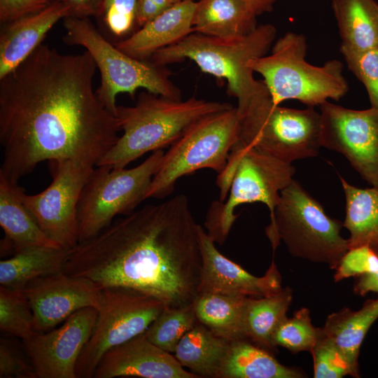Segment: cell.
I'll return each mask as SVG.
<instances>
[{"label":"cell","mask_w":378,"mask_h":378,"mask_svg":"<svg viewBox=\"0 0 378 378\" xmlns=\"http://www.w3.org/2000/svg\"><path fill=\"white\" fill-rule=\"evenodd\" d=\"M335 270V281L377 272L378 253L368 246L349 248Z\"/></svg>","instance_id":"8d00e7d4"},{"label":"cell","mask_w":378,"mask_h":378,"mask_svg":"<svg viewBox=\"0 0 378 378\" xmlns=\"http://www.w3.org/2000/svg\"><path fill=\"white\" fill-rule=\"evenodd\" d=\"M52 181L40 193L18 192L45 234L59 246L74 248L79 242L78 206L94 167L73 160L50 161Z\"/></svg>","instance_id":"4fadbf2b"},{"label":"cell","mask_w":378,"mask_h":378,"mask_svg":"<svg viewBox=\"0 0 378 378\" xmlns=\"http://www.w3.org/2000/svg\"><path fill=\"white\" fill-rule=\"evenodd\" d=\"M295 171L291 163L237 141L225 168L218 174L220 200L213 202L207 211L204 227L208 235L223 244L239 216L236 208L244 204L263 203L272 218L280 192L293 180Z\"/></svg>","instance_id":"277c9868"},{"label":"cell","mask_w":378,"mask_h":378,"mask_svg":"<svg viewBox=\"0 0 378 378\" xmlns=\"http://www.w3.org/2000/svg\"><path fill=\"white\" fill-rule=\"evenodd\" d=\"M97 309L78 310L56 329L34 331L22 340L24 350L37 378H77L79 356L94 328Z\"/></svg>","instance_id":"9a60e30c"},{"label":"cell","mask_w":378,"mask_h":378,"mask_svg":"<svg viewBox=\"0 0 378 378\" xmlns=\"http://www.w3.org/2000/svg\"><path fill=\"white\" fill-rule=\"evenodd\" d=\"M237 110L240 144L289 163L318 154L321 117L313 107L281 106L264 85Z\"/></svg>","instance_id":"ba28073f"},{"label":"cell","mask_w":378,"mask_h":378,"mask_svg":"<svg viewBox=\"0 0 378 378\" xmlns=\"http://www.w3.org/2000/svg\"><path fill=\"white\" fill-rule=\"evenodd\" d=\"M246 6L258 16L272 10L277 0H242Z\"/></svg>","instance_id":"7bdbcfd3"},{"label":"cell","mask_w":378,"mask_h":378,"mask_svg":"<svg viewBox=\"0 0 378 378\" xmlns=\"http://www.w3.org/2000/svg\"><path fill=\"white\" fill-rule=\"evenodd\" d=\"M231 107L195 97L181 100L141 92L134 106H117L122 134L96 166L125 167L148 152L172 146L202 118Z\"/></svg>","instance_id":"3957f363"},{"label":"cell","mask_w":378,"mask_h":378,"mask_svg":"<svg viewBox=\"0 0 378 378\" xmlns=\"http://www.w3.org/2000/svg\"><path fill=\"white\" fill-rule=\"evenodd\" d=\"M164 154L162 149L153 151L143 162L130 169L107 165L94 168L78 206L79 242L98 234L117 216L131 213L146 200Z\"/></svg>","instance_id":"8fae6325"},{"label":"cell","mask_w":378,"mask_h":378,"mask_svg":"<svg viewBox=\"0 0 378 378\" xmlns=\"http://www.w3.org/2000/svg\"><path fill=\"white\" fill-rule=\"evenodd\" d=\"M172 5L171 0H136V25L143 27Z\"/></svg>","instance_id":"ab89813d"},{"label":"cell","mask_w":378,"mask_h":378,"mask_svg":"<svg viewBox=\"0 0 378 378\" xmlns=\"http://www.w3.org/2000/svg\"><path fill=\"white\" fill-rule=\"evenodd\" d=\"M64 43L81 46L92 55L101 74L96 90L102 104L115 115L116 97L128 93L132 98L144 88L154 94L181 99V90L162 66L129 56L107 41L88 18L68 16L63 19Z\"/></svg>","instance_id":"9c48e42d"},{"label":"cell","mask_w":378,"mask_h":378,"mask_svg":"<svg viewBox=\"0 0 378 378\" xmlns=\"http://www.w3.org/2000/svg\"><path fill=\"white\" fill-rule=\"evenodd\" d=\"M276 34L271 24L258 25L251 32L236 38H220L197 32L155 52L152 63L164 66L186 59L202 71L227 81V93L244 106L264 85L253 77L248 62L267 54Z\"/></svg>","instance_id":"5b68a950"},{"label":"cell","mask_w":378,"mask_h":378,"mask_svg":"<svg viewBox=\"0 0 378 378\" xmlns=\"http://www.w3.org/2000/svg\"><path fill=\"white\" fill-rule=\"evenodd\" d=\"M18 189L17 184L0 175V225L14 253L32 246L59 247L45 234L25 207Z\"/></svg>","instance_id":"cb8c5ba5"},{"label":"cell","mask_w":378,"mask_h":378,"mask_svg":"<svg viewBox=\"0 0 378 378\" xmlns=\"http://www.w3.org/2000/svg\"><path fill=\"white\" fill-rule=\"evenodd\" d=\"M292 298L289 287L282 288L270 296L248 298L244 320L245 338L272 352L276 349L272 343V336L287 317Z\"/></svg>","instance_id":"f1b7e54d"},{"label":"cell","mask_w":378,"mask_h":378,"mask_svg":"<svg viewBox=\"0 0 378 378\" xmlns=\"http://www.w3.org/2000/svg\"><path fill=\"white\" fill-rule=\"evenodd\" d=\"M319 113L321 146L342 154L378 189V109L354 110L327 101Z\"/></svg>","instance_id":"5bb4252c"},{"label":"cell","mask_w":378,"mask_h":378,"mask_svg":"<svg viewBox=\"0 0 378 378\" xmlns=\"http://www.w3.org/2000/svg\"><path fill=\"white\" fill-rule=\"evenodd\" d=\"M339 177L345 197L342 225L349 232V249L368 246L378 253V189L358 188Z\"/></svg>","instance_id":"484cf974"},{"label":"cell","mask_w":378,"mask_h":378,"mask_svg":"<svg viewBox=\"0 0 378 378\" xmlns=\"http://www.w3.org/2000/svg\"><path fill=\"white\" fill-rule=\"evenodd\" d=\"M34 314V329L45 332L86 307L99 309L102 289L90 280L63 272L36 279L22 290Z\"/></svg>","instance_id":"2e32d148"},{"label":"cell","mask_w":378,"mask_h":378,"mask_svg":"<svg viewBox=\"0 0 378 378\" xmlns=\"http://www.w3.org/2000/svg\"><path fill=\"white\" fill-rule=\"evenodd\" d=\"M52 2L49 0H0L1 24L40 11Z\"/></svg>","instance_id":"f35d334b"},{"label":"cell","mask_w":378,"mask_h":378,"mask_svg":"<svg viewBox=\"0 0 378 378\" xmlns=\"http://www.w3.org/2000/svg\"><path fill=\"white\" fill-rule=\"evenodd\" d=\"M354 290L360 295H364L369 292L378 293V271L360 276Z\"/></svg>","instance_id":"b9f144b4"},{"label":"cell","mask_w":378,"mask_h":378,"mask_svg":"<svg viewBox=\"0 0 378 378\" xmlns=\"http://www.w3.org/2000/svg\"><path fill=\"white\" fill-rule=\"evenodd\" d=\"M0 377L37 378L35 370L13 341L1 337Z\"/></svg>","instance_id":"74e56055"},{"label":"cell","mask_w":378,"mask_h":378,"mask_svg":"<svg viewBox=\"0 0 378 378\" xmlns=\"http://www.w3.org/2000/svg\"><path fill=\"white\" fill-rule=\"evenodd\" d=\"M341 46L363 51L378 48V3L375 0H332Z\"/></svg>","instance_id":"4316f807"},{"label":"cell","mask_w":378,"mask_h":378,"mask_svg":"<svg viewBox=\"0 0 378 378\" xmlns=\"http://www.w3.org/2000/svg\"><path fill=\"white\" fill-rule=\"evenodd\" d=\"M378 318V298L368 300L358 311L349 308L330 314L321 328L349 362L354 377H359L358 355L360 345L372 324Z\"/></svg>","instance_id":"d4e9b609"},{"label":"cell","mask_w":378,"mask_h":378,"mask_svg":"<svg viewBox=\"0 0 378 378\" xmlns=\"http://www.w3.org/2000/svg\"><path fill=\"white\" fill-rule=\"evenodd\" d=\"M321 334V328L312 323L309 309L303 307L280 323L272 336V343L275 347L280 346L293 353L311 352Z\"/></svg>","instance_id":"1f68e13d"},{"label":"cell","mask_w":378,"mask_h":378,"mask_svg":"<svg viewBox=\"0 0 378 378\" xmlns=\"http://www.w3.org/2000/svg\"><path fill=\"white\" fill-rule=\"evenodd\" d=\"M164 307L160 300L132 290L102 289L94 328L76 364V377H93L106 351L146 332Z\"/></svg>","instance_id":"7c38bea8"},{"label":"cell","mask_w":378,"mask_h":378,"mask_svg":"<svg viewBox=\"0 0 378 378\" xmlns=\"http://www.w3.org/2000/svg\"><path fill=\"white\" fill-rule=\"evenodd\" d=\"M236 107L205 116L193 124L164 154L146 194L162 199L171 194L181 177L208 168L220 174L239 135Z\"/></svg>","instance_id":"30bf717a"},{"label":"cell","mask_w":378,"mask_h":378,"mask_svg":"<svg viewBox=\"0 0 378 378\" xmlns=\"http://www.w3.org/2000/svg\"><path fill=\"white\" fill-rule=\"evenodd\" d=\"M246 297L216 293L197 294L193 306L199 323L229 341L245 338Z\"/></svg>","instance_id":"f546056e"},{"label":"cell","mask_w":378,"mask_h":378,"mask_svg":"<svg viewBox=\"0 0 378 378\" xmlns=\"http://www.w3.org/2000/svg\"><path fill=\"white\" fill-rule=\"evenodd\" d=\"M307 44L301 34L288 31L272 46L270 54L251 59L248 66L260 74L273 101L298 100L308 107L338 101L349 91L343 64L331 59L322 66L306 61Z\"/></svg>","instance_id":"8992f818"},{"label":"cell","mask_w":378,"mask_h":378,"mask_svg":"<svg viewBox=\"0 0 378 378\" xmlns=\"http://www.w3.org/2000/svg\"><path fill=\"white\" fill-rule=\"evenodd\" d=\"M342 226L293 179L281 191L265 232L274 251L282 240L293 255L336 269L349 250L347 239L341 235Z\"/></svg>","instance_id":"52a82bcc"},{"label":"cell","mask_w":378,"mask_h":378,"mask_svg":"<svg viewBox=\"0 0 378 378\" xmlns=\"http://www.w3.org/2000/svg\"><path fill=\"white\" fill-rule=\"evenodd\" d=\"M137 377L144 378H199L187 371L173 354L151 342L145 332L105 353L94 378Z\"/></svg>","instance_id":"ac0fdd59"},{"label":"cell","mask_w":378,"mask_h":378,"mask_svg":"<svg viewBox=\"0 0 378 378\" xmlns=\"http://www.w3.org/2000/svg\"><path fill=\"white\" fill-rule=\"evenodd\" d=\"M50 2H64L65 0H49Z\"/></svg>","instance_id":"ee69618b"},{"label":"cell","mask_w":378,"mask_h":378,"mask_svg":"<svg viewBox=\"0 0 378 378\" xmlns=\"http://www.w3.org/2000/svg\"><path fill=\"white\" fill-rule=\"evenodd\" d=\"M136 0H104L98 18L117 37L129 34L136 25Z\"/></svg>","instance_id":"d590c367"},{"label":"cell","mask_w":378,"mask_h":378,"mask_svg":"<svg viewBox=\"0 0 378 378\" xmlns=\"http://www.w3.org/2000/svg\"><path fill=\"white\" fill-rule=\"evenodd\" d=\"M298 370L282 365L272 352L242 338L231 340L217 378H300Z\"/></svg>","instance_id":"44dd1931"},{"label":"cell","mask_w":378,"mask_h":378,"mask_svg":"<svg viewBox=\"0 0 378 378\" xmlns=\"http://www.w3.org/2000/svg\"><path fill=\"white\" fill-rule=\"evenodd\" d=\"M340 52L349 69L365 86L370 107L378 109V48L358 51L341 46Z\"/></svg>","instance_id":"836d02e7"},{"label":"cell","mask_w":378,"mask_h":378,"mask_svg":"<svg viewBox=\"0 0 378 378\" xmlns=\"http://www.w3.org/2000/svg\"><path fill=\"white\" fill-rule=\"evenodd\" d=\"M71 250L32 246L14 253L0 261L1 286L22 290L36 279L62 272Z\"/></svg>","instance_id":"7402d4cb"},{"label":"cell","mask_w":378,"mask_h":378,"mask_svg":"<svg viewBox=\"0 0 378 378\" xmlns=\"http://www.w3.org/2000/svg\"><path fill=\"white\" fill-rule=\"evenodd\" d=\"M197 323L193 302L183 307H164L145 334L157 346L174 354L182 337Z\"/></svg>","instance_id":"4dcf8cb0"},{"label":"cell","mask_w":378,"mask_h":378,"mask_svg":"<svg viewBox=\"0 0 378 378\" xmlns=\"http://www.w3.org/2000/svg\"><path fill=\"white\" fill-rule=\"evenodd\" d=\"M311 353L315 378H341L346 375L354 377L344 356L331 340L323 335L322 331Z\"/></svg>","instance_id":"e575fe53"},{"label":"cell","mask_w":378,"mask_h":378,"mask_svg":"<svg viewBox=\"0 0 378 378\" xmlns=\"http://www.w3.org/2000/svg\"><path fill=\"white\" fill-rule=\"evenodd\" d=\"M181 1H182V0H171V1L172 2L173 4H176V3H178V2Z\"/></svg>","instance_id":"f6af8a7d"},{"label":"cell","mask_w":378,"mask_h":378,"mask_svg":"<svg viewBox=\"0 0 378 378\" xmlns=\"http://www.w3.org/2000/svg\"><path fill=\"white\" fill-rule=\"evenodd\" d=\"M198 237L202 267L197 294L262 298L282 288L281 275L274 261L262 276H256L220 253L200 225Z\"/></svg>","instance_id":"e0dca14e"},{"label":"cell","mask_w":378,"mask_h":378,"mask_svg":"<svg viewBox=\"0 0 378 378\" xmlns=\"http://www.w3.org/2000/svg\"><path fill=\"white\" fill-rule=\"evenodd\" d=\"M96 69L87 50L63 54L41 43L0 79V175L17 184L46 160L96 167L120 131L94 90Z\"/></svg>","instance_id":"6da1fadb"},{"label":"cell","mask_w":378,"mask_h":378,"mask_svg":"<svg viewBox=\"0 0 378 378\" xmlns=\"http://www.w3.org/2000/svg\"><path fill=\"white\" fill-rule=\"evenodd\" d=\"M199 225L185 195L147 204L79 242L62 272L101 289L148 295L165 307L190 304L197 295L202 267Z\"/></svg>","instance_id":"7a4b0ae2"},{"label":"cell","mask_w":378,"mask_h":378,"mask_svg":"<svg viewBox=\"0 0 378 378\" xmlns=\"http://www.w3.org/2000/svg\"><path fill=\"white\" fill-rule=\"evenodd\" d=\"M229 342L198 322L182 337L174 355L199 377L217 378Z\"/></svg>","instance_id":"83f0119b"},{"label":"cell","mask_w":378,"mask_h":378,"mask_svg":"<svg viewBox=\"0 0 378 378\" xmlns=\"http://www.w3.org/2000/svg\"><path fill=\"white\" fill-rule=\"evenodd\" d=\"M257 15L242 0H199L193 31L220 38H236L253 31Z\"/></svg>","instance_id":"603a6c76"},{"label":"cell","mask_w":378,"mask_h":378,"mask_svg":"<svg viewBox=\"0 0 378 378\" xmlns=\"http://www.w3.org/2000/svg\"><path fill=\"white\" fill-rule=\"evenodd\" d=\"M195 6L194 0L174 4L138 31L113 44L129 56L147 61L157 51L178 43L193 32Z\"/></svg>","instance_id":"ffe728a7"},{"label":"cell","mask_w":378,"mask_h":378,"mask_svg":"<svg viewBox=\"0 0 378 378\" xmlns=\"http://www.w3.org/2000/svg\"><path fill=\"white\" fill-rule=\"evenodd\" d=\"M104 0H65L71 9V15L76 18L98 17Z\"/></svg>","instance_id":"60d3db41"},{"label":"cell","mask_w":378,"mask_h":378,"mask_svg":"<svg viewBox=\"0 0 378 378\" xmlns=\"http://www.w3.org/2000/svg\"><path fill=\"white\" fill-rule=\"evenodd\" d=\"M0 329L22 340L34 332V314L22 290L0 286Z\"/></svg>","instance_id":"d6a6232c"},{"label":"cell","mask_w":378,"mask_h":378,"mask_svg":"<svg viewBox=\"0 0 378 378\" xmlns=\"http://www.w3.org/2000/svg\"><path fill=\"white\" fill-rule=\"evenodd\" d=\"M71 15L65 2H52L44 9L1 24L0 79L13 71L40 46L49 30Z\"/></svg>","instance_id":"d6986e66"}]
</instances>
